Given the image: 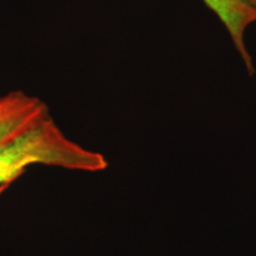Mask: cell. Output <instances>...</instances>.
Instances as JSON below:
<instances>
[{
  "mask_svg": "<svg viewBox=\"0 0 256 256\" xmlns=\"http://www.w3.org/2000/svg\"><path fill=\"white\" fill-rule=\"evenodd\" d=\"M32 165L98 172L107 168L108 162L66 136L48 113L0 145V191Z\"/></svg>",
  "mask_w": 256,
  "mask_h": 256,
  "instance_id": "6da1fadb",
  "label": "cell"
},
{
  "mask_svg": "<svg viewBox=\"0 0 256 256\" xmlns=\"http://www.w3.org/2000/svg\"><path fill=\"white\" fill-rule=\"evenodd\" d=\"M49 113L48 106L36 96L12 92L0 101V145L18 136Z\"/></svg>",
  "mask_w": 256,
  "mask_h": 256,
  "instance_id": "7a4b0ae2",
  "label": "cell"
},
{
  "mask_svg": "<svg viewBox=\"0 0 256 256\" xmlns=\"http://www.w3.org/2000/svg\"><path fill=\"white\" fill-rule=\"evenodd\" d=\"M228 31L234 46L241 56L249 74H254V66L244 40L246 31L256 23V8L247 0H203Z\"/></svg>",
  "mask_w": 256,
  "mask_h": 256,
  "instance_id": "3957f363",
  "label": "cell"
},
{
  "mask_svg": "<svg viewBox=\"0 0 256 256\" xmlns=\"http://www.w3.org/2000/svg\"><path fill=\"white\" fill-rule=\"evenodd\" d=\"M247 2H250L252 5H254L255 8H256V0H247Z\"/></svg>",
  "mask_w": 256,
  "mask_h": 256,
  "instance_id": "277c9868",
  "label": "cell"
},
{
  "mask_svg": "<svg viewBox=\"0 0 256 256\" xmlns=\"http://www.w3.org/2000/svg\"><path fill=\"white\" fill-rule=\"evenodd\" d=\"M0 101H2V96H0Z\"/></svg>",
  "mask_w": 256,
  "mask_h": 256,
  "instance_id": "5b68a950",
  "label": "cell"
}]
</instances>
